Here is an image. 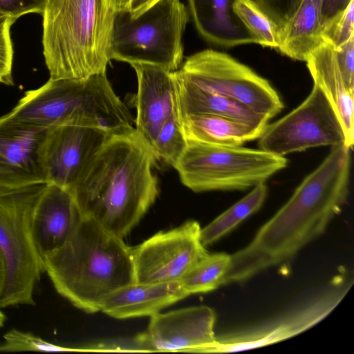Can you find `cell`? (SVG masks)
I'll return each instance as SVG.
<instances>
[{"label": "cell", "instance_id": "obj_26", "mask_svg": "<svg viewBox=\"0 0 354 354\" xmlns=\"http://www.w3.org/2000/svg\"><path fill=\"white\" fill-rule=\"evenodd\" d=\"M234 12L257 44L278 48L280 30L254 0H236Z\"/></svg>", "mask_w": 354, "mask_h": 354}, {"label": "cell", "instance_id": "obj_30", "mask_svg": "<svg viewBox=\"0 0 354 354\" xmlns=\"http://www.w3.org/2000/svg\"><path fill=\"white\" fill-rule=\"evenodd\" d=\"M15 21L10 17H0V83L8 86L13 85V47L10 28Z\"/></svg>", "mask_w": 354, "mask_h": 354}, {"label": "cell", "instance_id": "obj_20", "mask_svg": "<svg viewBox=\"0 0 354 354\" xmlns=\"http://www.w3.org/2000/svg\"><path fill=\"white\" fill-rule=\"evenodd\" d=\"M236 0H188L189 13L199 35L223 48L256 44L234 12Z\"/></svg>", "mask_w": 354, "mask_h": 354}, {"label": "cell", "instance_id": "obj_27", "mask_svg": "<svg viewBox=\"0 0 354 354\" xmlns=\"http://www.w3.org/2000/svg\"><path fill=\"white\" fill-rule=\"evenodd\" d=\"M186 145L178 113L176 112L164 123L151 148L157 160L174 167Z\"/></svg>", "mask_w": 354, "mask_h": 354}, {"label": "cell", "instance_id": "obj_22", "mask_svg": "<svg viewBox=\"0 0 354 354\" xmlns=\"http://www.w3.org/2000/svg\"><path fill=\"white\" fill-rule=\"evenodd\" d=\"M179 119L186 140L212 145L242 146L259 138L264 130L209 114H189Z\"/></svg>", "mask_w": 354, "mask_h": 354}, {"label": "cell", "instance_id": "obj_19", "mask_svg": "<svg viewBox=\"0 0 354 354\" xmlns=\"http://www.w3.org/2000/svg\"><path fill=\"white\" fill-rule=\"evenodd\" d=\"M313 78L326 95L337 115L350 149L354 144V91L347 85L339 68L335 48L323 42L310 53L305 61Z\"/></svg>", "mask_w": 354, "mask_h": 354}, {"label": "cell", "instance_id": "obj_37", "mask_svg": "<svg viewBox=\"0 0 354 354\" xmlns=\"http://www.w3.org/2000/svg\"><path fill=\"white\" fill-rule=\"evenodd\" d=\"M118 9L126 8L129 0H114Z\"/></svg>", "mask_w": 354, "mask_h": 354}, {"label": "cell", "instance_id": "obj_1", "mask_svg": "<svg viewBox=\"0 0 354 354\" xmlns=\"http://www.w3.org/2000/svg\"><path fill=\"white\" fill-rule=\"evenodd\" d=\"M351 165V149L333 147L250 243L230 255L221 286L245 282L269 269L288 270L342 211L348 196Z\"/></svg>", "mask_w": 354, "mask_h": 354}, {"label": "cell", "instance_id": "obj_38", "mask_svg": "<svg viewBox=\"0 0 354 354\" xmlns=\"http://www.w3.org/2000/svg\"><path fill=\"white\" fill-rule=\"evenodd\" d=\"M6 321L5 315L0 310V328L3 326V324Z\"/></svg>", "mask_w": 354, "mask_h": 354}, {"label": "cell", "instance_id": "obj_6", "mask_svg": "<svg viewBox=\"0 0 354 354\" xmlns=\"http://www.w3.org/2000/svg\"><path fill=\"white\" fill-rule=\"evenodd\" d=\"M47 183L0 187V255L5 283L0 308L35 305L33 293L44 271L32 234V218Z\"/></svg>", "mask_w": 354, "mask_h": 354}, {"label": "cell", "instance_id": "obj_23", "mask_svg": "<svg viewBox=\"0 0 354 354\" xmlns=\"http://www.w3.org/2000/svg\"><path fill=\"white\" fill-rule=\"evenodd\" d=\"M322 0H301L281 32L277 50L283 55L305 62L324 41L321 19Z\"/></svg>", "mask_w": 354, "mask_h": 354}, {"label": "cell", "instance_id": "obj_14", "mask_svg": "<svg viewBox=\"0 0 354 354\" xmlns=\"http://www.w3.org/2000/svg\"><path fill=\"white\" fill-rule=\"evenodd\" d=\"M147 332L136 337L140 351L207 353L216 342V314L207 306L150 317Z\"/></svg>", "mask_w": 354, "mask_h": 354}, {"label": "cell", "instance_id": "obj_12", "mask_svg": "<svg viewBox=\"0 0 354 354\" xmlns=\"http://www.w3.org/2000/svg\"><path fill=\"white\" fill-rule=\"evenodd\" d=\"M201 230L197 221H188L131 248L135 282L179 281L208 254L201 239Z\"/></svg>", "mask_w": 354, "mask_h": 354}, {"label": "cell", "instance_id": "obj_9", "mask_svg": "<svg viewBox=\"0 0 354 354\" xmlns=\"http://www.w3.org/2000/svg\"><path fill=\"white\" fill-rule=\"evenodd\" d=\"M353 278L342 270L326 283L308 288L275 315L248 326L216 335L207 353H234L293 337L325 319L342 301Z\"/></svg>", "mask_w": 354, "mask_h": 354}, {"label": "cell", "instance_id": "obj_28", "mask_svg": "<svg viewBox=\"0 0 354 354\" xmlns=\"http://www.w3.org/2000/svg\"><path fill=\"white\" fill-rule=\"evenodd\" d=\"M53 344L29 333L12 329L3 335L0 352L44 351L62 352L82 351Z\"/></svg>", "mask_w": 354, "mask_h": 354}, {"label": "cell", "instance_id": "obj_17", "mask_svg": "<svg viewBox=\"0 0 354 354\" xmlns=\"http://www.w3.org/2000/svg\"><path fill=\"white\" fill-rule=\"evenodd\" d=\"M81 217L71 192L47 183L32 218V238L42 260L66 241Z\"/></svg>", "mask_w": 354, "mask_h": 354}, {"label": "cell", "instance_id": "obj_18", "mask_svg": "<svg viewBox=\"0 0 354 354\" xmlns=\"http://www.w3.org/2000/svg\"><path fill=\"white\" fill-rule=\"evenodd\" d=\"M187 296L180 281L134 282L109 295L100 311L118 319L151 317Z\"/></svg>", "mask_w": 354, "mask_h": 354}, {"label": "cell", "instance_id": "obj_8", "mask_svg": "<svg viewBox=\"0 0 354 354\" xmlns=\"http://www.w3.org/2000/svg\"><path fill=\"white\" fill-rule=\"evenodd\" d=\"M287 163L283 156L260 149L187 140L174 169L182 183L195 192L245 190L265 183Z\"/></svg>", "mask_w": 354, "mask_h": 354}, {"label": "cell", "instance_id": "obj_36", "mask_svg": "<svg viewBox=\"0 0 354 354\" xmlns=\"http://www.w3.org/2000/svg\"><path fill=\"white\" fill-rule=\"evenodd\" d=\"M5 266L3 261V259L0 255V296L1 295L2 290L3 289L4 283H5Z\"/></svg>", "mask_w": 354, "mask_h": 354}, {"label": "cell", "instance_id": "obj_35", "mask_svg": "<svg viewBox=\"0 0 354 354\" xmlns=\"http://www.w3.org/2000/svg\"><path fill=\"white\" fill-rule=\"evenodd\" d=\"M159 0H129L126 9L132 17H136Z\"/></svg>", "mask_w": 354, "mask_h": 354}, {"label": "cell", "instance_id": "obj_29", "mask_svg": "<svg viewBox=\"0 0 354 354\" xmlns=\"http://www.w3.org/2000/svg\"><path fill=\"white\" fill-rule=\"evenodd\" d=\"M354 0L348 7L322 26L324 42L338 48L354 37Z\"/></svg>", "mask_w": 354, "mask_h": 354}, {"label": "cell", "instance_id": "obj_24", "mask_svg": "<svg viewBox=\"0 0 354 354\" xmlns=\"http://www.w3.org/2000/svg\"><path fill=\"white\" fill-rule=\"evenodd\" d=\"M268 194L265 183L253 187L246 196L201 228V239L205 245H211L229 234L242 221L257 212Z\"/></svg>", "mask_w": 354, "mask_h": 354}, {"label": "cell", "instance_id": "obj_32", "mask_svg": "<svg viewBox=\"0 0 354 354\" xmlns=\"http://www.w3.org/2000/svg\"><path fill=\"white\" fill-rule=\"evenodd\" d=\"M46 0H0V17H10L15 20L30 13L41 15Z\"/></svg>", "mask_w": 354, "mask_h": 354}, {"label": "cell", "instance_id": "obj_31", "mask_svg": "<svg viewBox=\"0 0 354 354\" xmlns=\"http://www.w3.org/2000/svg\"><path fill=\"white\" fill-rule=\"evenodd\" d=\"M281 32L301 0H254Z\"/></svg>", "mask_w": 354, "mask_h": 354}, {"label": "cell", "instance_id": "obj_21", "mask_svg": "<svg viewBox=\"0 0 354 354\" xmlns=\"http://www.w3.org/2000/svg\"><path fill=\"white\" fill-rule=\"evenodd\" d=\"M174 73V72H173ZM174 77L179 118L189 114H209L236 120L264 129L270 119L230 98L203 90Z\"/></svg>", "mask_w": 354, "mask_h": 354}, {"label": "cell", "instance_id": "obj_4", "mask_svg": "<svg viewBox=\"0 0 354 354\" xmlns=\"http://www.w3.org/2000/svg\"><path fill=\"white\" fill-rule=\"evenodd\" d=\"M118 10L114 0H46L41 15L49 79L106 73Z\"/></svg>", "mask_w": 354, "mask_h": 354}, {"label": "cell", "instance_id": "obj_5", "mask_svg": "<svg viewBox=\"0 0 354 354\" xmlns=\"http://www.w3.org/2000/svg\"><path fill=\"white\" fill-rule=\"evenodd\" d=\"M7 115L46 129L73 122L117 132L132 128L135 123L106 73L83 79H49L41 86L26 91Z\"/></svg>", "mask_w": 354, "mask_h": 354}, {"label": "cell", "instance_id": "obj_16", "mask_svg": "<svg viewBox=\"0 0 354 354\" xmlns=\"http://www.w3.org/2000/svg\"><path fill=\"white\" fill-rule=\"evenodd\" d=\"M131 66L138 81L135 129L151 148L164 123L178 112L174 73L150 64Z\"/></svg>", "mask_w": 354, "mask_h": 354}, {"label": "cell", "instance_id": "obj_33", "mask_svg": "<svg viewBox=\"0 0 354 354\" xmlns=\"http://www.w3.org/2000/svg\"><path fill=\"white\" fill-rule=\"evenodd\" d=\"M335 50L344 78L348 87L354 91V37Z\"/></svg>", "mask_w": 354, "mask_h": 354}, {"label": "cell", "instance_id": "obj_7", "mask_svg": "<svg viewBox=\"0 0 354 354\" xmlns=\"http://www.w3.org/2000/svg\"><path fill=\"white\" fill-rule=\"evenodd\" d=\"M188 21L189 13L180 0H159L136 17L125 8L118 9L112 59L176 71L183 59V36Z\"/></svg>", "mask_w": 354, "mask_h": 354}, {"label": "cell", "instance_id": "obj_3", "mask_svg": "<svg viewBox=\"0 0 354 354\" xmlns=\"http://www.w3.org/2000/svg\"><path fill=\"white\" fill-rule=\"evenodd\" d=\"M43 264L57 292L87 313L100 311L109 295L135 282L131 248L88 216Z\"/></svg>", "mask_w": 354, "mask_h": 354}, {"label": "cell", "instance_id": "obj_11", "mask_svg": "<svg viewBox=\"0 0 354 354\" xmlns=\"http://www.w3.org/2000/svg\"><path fill=\"white\" fill-rule=\"evenodd\" d=\"M258 139L260 149L280 156L314 147L346 144L337 115L315 84L300 105L279 120L268 124Z\"/></svg>", "mask_w": 354, "mask_h": 354}, {"label": "cell", "instance_id": "obj_34", "mask_svg": "<svg viewBox=\"0 0 354 354\" xmlns=\"http://www.w3.org/2000/svg\"><path fill=\"white\" fill-rule=\"evenodd\" d=\"M353 0H322V26L329 19L344 10Z\"/></svg>", "mask_w": 354, "mask_h": 354}, {"label": "cell", "instance_id": "obj_25", "mask_svg": "<svg viewBox=\"0 0 354 354\" xmlns=\"http://www.w3.org/2000/svg\"><path fill=\"white\" fill-rule=\"evenodd\" d=\"M230 261L225 253L207 254L179 281L189 294L205 293L221 286V281Z\"/></svg>", "mask_w": 354, "mask_h": 354}, {"label": "cell", "instance_id": "obj_10", "mask_svg": "<svg viewBox=\"0 0 354 354\" xmlns=\"http://www.w3.org/2000/svg\"><path fill=\"white\" fill-rule=\"evenodd\" d=\"M176 78L246 106L270 119L283 104L269 82L230 55L205 49L189 57L174 71Z\"/></svg>", "mask_w": 354, "mask_h": 354}, {"label": "cell", "instance_id": "obj_15", "mask_svg": "<svg viewBox=\"0 0 354 354\" xmlns=\"http://www.w3.org/2000/svg\"><path fill=\"white\" fill-rule=\"evenodd\" d=\"M48 129L0 117V187L47 183L43 149Z\"/></svg>", "mask_w": 354, "mask_h": 354}, {"label": "cell", "instance_id": "obj_2", "mask_svg": "<svg viewBox=\"0 0 354 354\" xmlns=\"http://www.w3.org/2000/svg\"><path fill=\"white\" fill-rule=\"evenodd\" d=\"M157 158L134 127L112 133L68 189L81 214L123 239L158 195Z\"/></svg>", "mask_w": 354, "mask_h": 354}, {"label": "cell", "instance_id": "obj_13", "mask_svg": "<svg viewBox=\"0 0 354 354\" xmlns=\"http://www.w3.org/2000/svg\"><path fill=\"white\" fill-rule=\"evenodd\" d=\"M113 133L100 127L73 122L49 129L43 149L47 183L68 190Z\"/></svg>", "mask_w": 354, "mask_h": 354}]
</instances>
